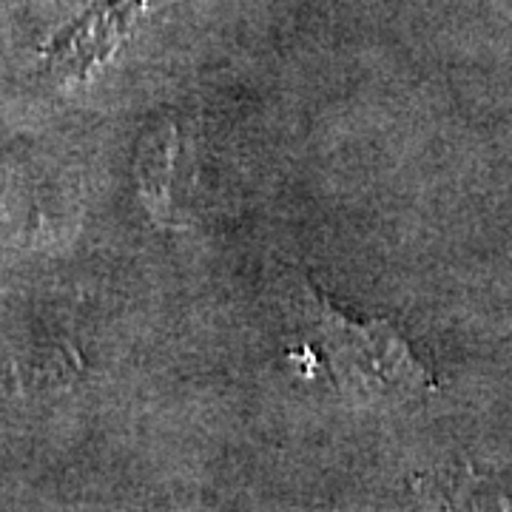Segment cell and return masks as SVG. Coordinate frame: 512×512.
I'll return each mask as SVG.
<instances>
[{
    "label": "cell",
    "mask_w": 512,
    "mask_h": 512,
    "mask_svg": "<svg viewBox=\"0 0 512 512\" xmlns=\"http://www.w3.org/2000/svg\"><path fill=\"white\" fill-rule=\"evenodd\" d=\"M293 302L308 345L322 353L342 390L367 399H413L436 387L393 322L350 316L308 276H296Z\"/></svg>",
    "instance_id": "cell-1"
}]
</instances>
